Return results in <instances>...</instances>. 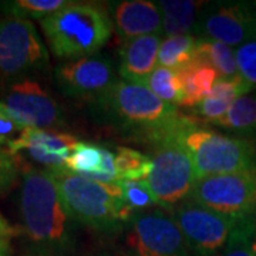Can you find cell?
Masks as SVG:
<instances>
[{
    "label": "cell",
    "mask_w": 256,
    "mask_h": 256,
    "mask_svg": "<svg viewBox=\"0 0 256 256\" xmlns=\"http://www.w3.org/2000/svg\"><path fill=\"white\" fill-rule=\"evenodd\" d=\"M92 117L102 126L156 144L182 122L178 107L160 100L146 86L118 80L90 104Z\"/></svg>",
    "instance_id": "6da1fadb"
},
{
    "label": "cell",
    "mask_w": 256,
    "mask_h": 256,
    "mask_svg": "<svg viewBox=\"0 0 256 256\" xmlns=\"http://www.w3.org/2000/svg\"><path fill=\"white\" fill-rule=\"evenodd\" d=\"M18 205L24 234L34 245L50 252L73 250L78 224L66 208L48 170H24Z\"/></svg>",
    "instance_id": "7a4b0ae2"
},
{
    "label": "cell",
    "mask_w": 256,
    "mask_h": 256,
    "mask_svg": "<svg viewBox=\"0 0 256 256\" xmlns=\"http://www.w3.org/2000/svg\"><path fill=\"white\" fill-rule=\"evenodd\" d=\"M38 23L52 53L66 60L97 54L114 28L107 8L86 2H70Z\"/></svg>",
    "instance_id": "3957f363"
},
{
    "label": "cell",
    "mask_w": 256,
    "mask_h": 256,
    "mask_svg": "<svg viewBox=\"0 0 256 256\" xmlns=\"http://www.w3.org/2000/svg\"><path fill=\"white\" fill-rule=\"evenodd\" d=\"M64 205L78 225L100 234L126 228L134 216L124 205L118 184H100L67 170L50 171Z\"/></svg>",
    "instance_id": "277c9868"
},
{
    "label": "cell",
    "mask_w": 256,
    "mask_h": 256,
    "mask_svg": "<svg viewBox=\"0 0 256 256\" xmlns=\"http://www.w3.org/2000/svg\"><path fill=\"white\" fill-rule=\"evenodd\" d=\"M191 156L196 180L212 175L256 172V144L198 127L185 117L171 132Z\"/></svg>",
    "instance_id": "5b68a950"
},
{
    "label": "cell",
    "mask_w": 256,
    "mask_h": 256,
    "mask_svg": "<svg viewBox=\"0 0 256 256\" xmlns=\"http://www.w3.org/2000/svg\"><path fill=\"white\" fill-rule=\"evenodd\" d=\"M171 132L152 144V168L146 178L158 206L166 210L188 200L196 181L191 156Z\"/></svg>",
    "instance_id": "8992f818"
},
{
    "label": "cell",
    "mask_w": 256,
    "mask_h": 256,
    "mask_svg": "<svg viewBox=\"0 0 256 256\" xmlns=\"http://www.w3.org/2000/svg\"><path fill=\"white\" fill-rule=\"evenodd\" d=\"M46 44L30 20L0 18V80H18L48 68Z\"/></svg>",
    "instance_id": "52a82bcc"
},
{
    "label": "cell",
    "mask_w": 256,
    "mask_h": 256,
    "mask_svg": "<svg viewBox=\"0 0 256 256\" xmlns=\"http://www.w3.org/2000/svg\"><path fill=\"white\" fill-rule=\"evenodd\" d=\"M170 214L195 256H220L242 220L220 214L191 200L178 204Z\"/></svg>",
    "instance_id": "ba28073f"
},
{
    "label": "cell",
    "mask_w": 256,
    "mask_h": 256,
    "mask_svg": "<svg viewBox=\"0 0 256 256\" xmlns=\"http://www.w3.org/2000/svg\"><path fill=\"white\" fill-rule=\"evenodd\" d=\"M126 242L136 256H192L181 229L164 208L138 212L126 225Z\"/></svg>",
    "instance_id": "9c48e42d"
},
{
    "label": "cell",
    "mask_w": 256,
    "mask_h": 256,
    "mask_svg": "<svg viewBox=\"0 0 256 256\" xmlns=\"http://www.w3.org/2000/svg\"><path fill=\"white\" fill-rule=\"evenodd\" d=\"M188 200L234 218L255 215L256 172L212 175L196 180Z\"/></svg>",
    "instance_id": "30bf717a"
},
{
    "label": "cell",
    "mask_w": 256,
    "mask_h": 256,
    "mask_svg": "<svg viewBox=\"0 0 256 256\" xmlns=\"http://www.w3.org/2000/svg\"><path fill=\"white\" fill-rule=\"evenodd\" d=\"M0 104L24 128L57 131L64 126V114L58 102L30 77L8 82L0 92Z\"/></svg>",
    "instance_id": "8fae6325"
},
{
    "label": "cell",
    "mask_w": 256,
    "mask_h": 256,
    "mask_svg": "<svg viewBox=\"0 0 256 256\" xmlns=\"http://www.w3.org/2000/svg\"><path fill=\"white\" fill-rule=\"evenodd\" d=\"M192 34L238 48L256 36V3H206L200 12Z\"/></svg>",
    "instance_id": "7c38bea8"
},
{
    "label": "cell",
    "mask_w": 256,
    "mask_h": 256,
    "mask_svg": "<svg viewBox=\"0 0 256 256\" xmlns=\"http://www.w3.org/2000/svg\"><path fill=\"white\" fill-rule=\"evenodd\" d=\"M54 80L66 96L90 101L118 82L111 58L100 53L58 64L54 68Z\"/></svg>",
    "instance_id": "4fadbf2b"
},
{
    "label": "cell",
    "mask_w": 256,
    "mask_h": 256,
    "mask_svg": "<svg viewBox=\"0 0 256 256\" xmlns=\"http://www.w3.org/2000/svg\"><path fill=\"white\" fill-rule=\"evenodd\" d=\"M77 138L54 130L24 128V131L10 141L6 150L12 156L26 154L38 165H43L48 171L66 170V161L72 154Z\"/></svg>",
    "instance_id": "5bb4252c"
},
{
    "label": "cell",
    "mask_w": 256,
    "mask_h": 256,
    "mask_svg": "<svg viewBox=\"0 0 256 256\" xmlns=\"http://www.w3.org/2000/svg\"><path fill=\"white\" fill-rule=\"evenodd\" d=\"M112 26L124 42L162 34V16L158 4L148 0L111 2L107 6Z\"/></svg>",
    "instance_id": "9a60e30c"
},
{
    "label": "cell",
    "mask_w": 256,
    "mask_h": 256,
    "mask_svg": "<svg viewBox=\"0 0 256 256\" xmlns=\"http://www.w3.org/2000/svg\"><path fill=\"white\" fill-rule=\"evenodd\" d=\"M161 34L137 37L124 42L118 53V74L124 82L146 86L158 64Z\"/></svg>",
    "instance_id": "2e32d148"
},
{
    "label": "cell",
    "mask_w": 256,
    "mask_h": 256,
    "mask_svg": "<svg viewBox=\"0 0 256 256\" xmlns=\"http://www.w3.org/2000/svg\"><path fill=\"white\" fill-rule=\"evenodd\" d=\"M178 74L182 86V100L180 107L188 110H194L220 80L216 70L198 57L180 68Z\"/></svg>",
    "instance_id": "e0dca14e"
},
{
    "label": "cell",
    "mask_w": 256,
    "mask_h": 256,
    "mask_svg": "<svg viewBox=\"0 0 256 256\" xmlns=\"http://www.w3.org/2000/svg\"><path fill=\"white\" fill-rule=\"evenodd\" d=\"M249 92L252 90L240 76L234 78H220L212 92L194 108V112L214 124L228 112L239 97L246 96Z\"/></svg>",
    "instance_id": "ac0fdd59"
},
{
    "label": "cell",
    "mask_w": 256,
    "mask_h": 256,
    "mask_svg": "<svg viewBox=\"0 0 256 256\" xmlns=\"http://www.w3.org/2000/svg\"><path fill=\"white\" fill-rule=\"evenodd\" d=\"M162 16V36L192 34L200 12L206 4L194 0H161L156 3Z\"/></svg>",
    "instance_id": "d6986e66"
},
{
    "label": "cell",
    "mask_w": 256,
    "mask_h": 256,
    "mask_svg": "<svg viewBox=\"0 0 256 256\" xmlns=\"http://www.w3.org/2000/svg\"><path fill=\"white\" fill-rule=\"evenodd\" d=\"M195 57L215 68L220 78H234L239 76L235 48L225 43L196 37Z\"/></svg>",
    "instance_id": "ffe728a7"
},
{
    "label": "cell",
    "mask_w": 256,
    "mask_h": 256,
    "mask_svg": "<svg viewBox=\"0 0 256 256\" xmlns=\"http://www.w3.org/2000/svg\"><path fill=\"white\" fill-rule=\"evenodd\" d=\"M72 2V0H70ZM68 0H4L0 2V10L8 14V18L22 20H43L58 10L66 8Z\"/></svg>",
    "instance_id": "44dd1931"
},
{
    "label": "cell",
    "mask_w": 256,
    "mask_h": 256,
    "mask_svg": "<svg viewBox=\"0 0 256 256\" xmlns=\"http://www.w3.org/2000/svg\"><path fill=\"white\" fill-rule=\"evenodd\" d=\"M196 37L188 36L164 37L158 52V66L171 70H180L195 58Z\"/></svg>",
    "instance_id": "7402d4cb"
},
{
    "label": "cell",
    "mask_w": 256,
    "mask_h": 256,
    "mask_svg": "<svg viewBox=\"0 0 256 256\" xmlns=\"http://www.w3.org/2000/svg\"><path fill=\"white\" fill-rule=\"evenodd\" d=\"M214 124L238 134H256V96L239 97L228 112Z\"/></svg>",
    "instance_id": "603a6c76"
},
{
    "label": "cell",
    "mask_w": 256,
    "mask_h": 256,
    "mask_svg": "<svg viewBox=\"0 0 256 256\" xmlns=\"http://www.w3.org/2000/svg\"><path fill=\"white\" fill-rule=\"evenodd\" d=\"M102 164V144L77 141L72 154L66 161V170L73 174L92 180Z\"/></svg>",
    "instance_id": "cb8c5ba5"
},
{
    "label": "cell",
    "mask_w": 256,
    "mask_h": 256,
    "mask_svg": "<svg viewBox=\"0 0 256 256\" xmlns=\"http://www.w3.org/2000/svg\"><path fill=\"white\" fill-rule=\"evenodd\" d=\"M114 151L120 181H146L152 168L151 156L128 146H116Z\"/></svg>",
    "instance_id": "d4e9b609"
},
{
    "label": "cell",
    "mask_w": 256,
    "mask_h": 256,
    "mask_svg": "<svg viewBox=\"0 0 256 256\" xmlns=\"http://www.w3.org/2000/svg\"><path fill=\"white\" fill-rule=\"evenodd\" d=\"M146 87L156 94L160 100L175 107L181 106L182 86L176 70H171L162 66H156L152 74L146 78Z\"/></svg>",
    "instance_id": "484cf974"
},
{
    "label": "cell",
    "mask_w": 256,
    "mask_h": 256,
    "mask_svg": "<svg viewBox=\"0 0 256 256\" xmlns=\"http://www.w3.org/2000/svg\"><path fill=\"white\" fill-rule=\"evenodd\" d=\"M256 215L239 220L220 256H256Z\"/></svg>",
    "instance_id": "4316f807"
},
{
    "label": "cell",
    "mask_w": 256,
    "mask_h": 256,
    "mask_svg": "<svg viewBox=\"0 0 256 256\" xmlns=\"http://www.w3.org/2000/svg\"><path fill=\"white\" fill-rule=\"evenodd\" d=\"M121 198L131 214L152 210L158 204L146 181H118Z\"/></svg>",
    "instance_id": "83f0119b"
},
{
    "label": "cell",
    "mask_w": 256,
    "mask_h": 256,
    "mask_svg": "<svg viewBox=\"0 0 256 256\" xmlns=\"http://www.w3.org/2000/svg\"><path fill=\"white\" fill-rule=\"evenodd\" d=\"M239 76L250 90H256V36L235 48Z\"/></svg>",
    "instance_id": "f1b7e54d"
},
{
    "label": "cell",
    "mask_w": 256,
    "mask_h": 256,
    "mask_svg": "<svg viewBox=\"0 0 256 256\" xmlns=\"http://www.w3.org/2000/svg\"><path fill=\"white\" fill-rule=\"evenodd\" d=\"M18 176V162L6 148L0 146V192L6 191Z\"/></svg>",
    "instance_id": "f546056e"
},
{
    "label": "cell",
    "mask_w": 256,
    "mask_h": 256,
    "mask_svg": "<svg viewBox=\"0 0 256 256\" xmlns=\"http://www.w3.org/2000/svg\"><path fill=\"white\" fill-rule=\"evenodd\" d=\"M23 131L24 127L20 126L0 104V146H8L10 141L18 137Z\"/></svg>",
    "instance_id": "4dcf8cb0"
},
{
    "label": "cell",
    "mask_w": 256,
    "mask_h": 256,
    "mask_svg": "<svg viewBox=\"0 0 256 256\" xmlns=\"http://www.w3.org/2000/svg\"><path fill=\"white\" fill-rule=\"evenodd\" d=\"M13 232H14V230H13V228L8 224V220L0 215V249L4 246L6 242L12 238Z\"/></svg>",
    "instance_id": "1f68e13d"
},
{
    "label": "cell",
    "mask_w": 256,
    "mask_h": 256,
    "mask_svg": "<svg viewBox=\"0 0 256 256\" xmlns=\"http://www.w3.org/2000/svg\"><path fill=\"white\" fill-rule=\"evenodd\" d=\"M98 256H122V255H111V254H102V255H98Z\"/></svg>",
    "instance_id": "d6a6232c"
},
{
    "label": "cell",
    "mask_w": 256,
    "mask_h": 256,
    "mask_svg": "<svg viewBox=\"0 0 256 256\" xmlns=\"http://www.w3.org/2000/svg\"><path fill=\"white\" fill-rule=\"evenodd\" d=\"M255 254H256V242H255Z\"/></svg>",
    "instance_id": "836d02e7"
},
{
    "label": "cell",
    "mask_w": 256,
    "mask_h": 256,
    "mask_svg": "<svg viewBox=\"0 0 256 256\" xmlns=\"http://www.w3.org/2000/svg\"><path fill=\"white\" fill-rule=\"evenodd\" d=\"M0 256H2V254H0Z\"/></svg>",
    "instance_id": "e575fe53"
}]
</instances>
